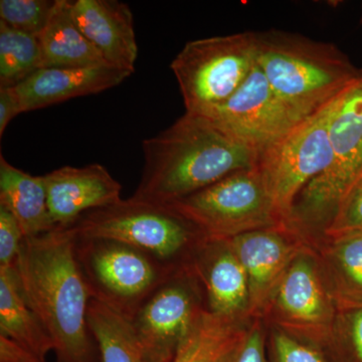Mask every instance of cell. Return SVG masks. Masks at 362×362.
<instances>
[{
  "label": "cell",
  "mask_w": 362,
  "mask_h": 362,
  "mask_svg": "<svg viewBox=\"0 0 362 362\" xmlns=\"http://www.w3.org/2000/svg\"><path fill=\"white\" fill-rule=\"evenodd\" d=\"M70 228L23 240L16 270L26 302L51 338L58 362H101L88 324L92 299Z\"/></svg>",
  "instance_id": "6da1fadb"
},
{
  "label": "cell",
  "mask_w": 362,
  "mask_h": 362,
  "mask_svg": "<svg viewBox=\"0 0 362 362\" xmlns=\"http://www.w3.org/2000/svg\"><path fill=\"white\" fill-rule=\"evenodd\" d=\"M144 168L133 199L170 204L237 171L258 165L259 152L197 114L181 116L142 143Z\"/></svg>",
  "instance_id": "7a4b0ae2"
},
{
  "label": "cell",
  "mask_w": 362,
  "mask_h": 362,
  "mask_svg": "<svg viewBox=\"0 0 362 362\" xmlns=\"http://www.w3.org/2000/svg\"><path fill=\"white\" fill-rule=\"evenodd\" d=\"M257 64L276 95L301 119L337 99L359 76L337 45L293 33H256Z\"/></svg>",
  "instance_id": "3957f363"
},
{
  "label": "cell",
  "mask_w": 362,
  "mask_h": 362,
  "mask_svg": "<svg viewBox=\"0 0 362 362\" xmlns=\"http://www.w3.org/2000/svg\"><path fill=\"white\" fill-rule=\"evenodd\" d=\"M77 237L120 240L169 270L192 268L206 242L201 230L173 207L132 197L83 214L70 226Z\"/></svg>",
  "instance_id": "277c9868"
},
{
  "label": "cell",
  "mask_w": 362,
  "mask_h": 362,
  "mask_svg": "<svg viewBox=\"0 0 362 362\" xmlns=\"http://www.w3.org/2000/svg\"><path fill=\"white\" fill-rule=\"evenodd\" d=\"M328 133L332 162L302 190L288 223L312 238L322 235L362 171V71L333 102Z\"/></svg>",
  "instance_id": "5b68a950"
},
{
  "label": "cell",
  "mask_w": 362,
  "mask_h": 362,
  "mask_svg": "<svg viewBox=\"0 0 362 362\" xmlns=\"http://www.w3.org/2000/svg\"><path fill=\"white\" fill-rule=\"evenodd\" d=\"M75 255L92 299L129 321L177 273L120 240L76 235Z\"/></svg>",
  "instance_id": "8992f818"
},
{
  "label": "cell",
  "mask_w": 362,
  "mask_h": 362,
  "mask_svg": "<svg viewBox=\"0 0 362 362\" xmlns=\"http://www.w3.org/2000/svg\"><path fill=\"white\" fill-rule=\"evenodd\" d=\"M257 63L256 33L192 40L171 63L187 113L207 115L225 103Z\"/></svg>",
  "instance_id": "52a82bcc"
},
{
  "label": "cell",
  "mask_w": 362,
  "mask_h": 362,
  "mask_svg": "<svg viewBox=\"0 0 362 362\" xmlns=\"http://www.w3.org/2000/svg\"><path fill=\"white\" fill-rule=\"evenodd\" d=\"M165 206L197 226L207 240H228L286 223L276 213L258 168L237 171Z\"/></svg>",
  "instance_id": "ba28073f"
},
{
  "label": "cell",
  "mask_w": 362,
  "mask_h": 362,
  "mask_svg": "<svg viewBox=\"0 0 362 362\" xmlns=\"http://www.w3.org/2000/svg\"><path fill=\"white\" fill-rule=\"evenodd\" d=\"M333 102L259 153L257 168L283 223H289L302 190L332 162L328 124Z\"/></svg>",
  "instance_id": "9c48e42d"
},
{
  "label": "cell",
  "mask_w": 362,
  "mask_h": 362,
  "mask_svg": "<svg viewBox=\"0 0 362 362\" xmlns=\"http://www.w3.org/2000/svg\"><path fill=\"white\" fill-rule=\"evenodd\" d=\"M337 311L311 244L283 276L262 319L268 327L324 350Z\"/></svg>",
  "instance_id": "30bf717a"
},
{
  "label": "cell",
  "mask_w": 362,
  "mask_h": 362,
  "mask_svg": "<svg viewBox=\"0 0 362 362\" xmlns=\"http://www.w3.org/2000/svg\"><path fill=\"white\" fill-rule=\"evenodd\" d=\"M206 308L194 268L173 274L130 320L148 362H173L181 340Z\"/></svg>",
  "instance_id": "8fae6325"
},
{
  "label": "cell",
  "mask_w": 362,
  "mask_h": 362,
  "mask_svg": "<svg viewBox=\"0 0 362 362\" xmlns=\"http://www.w3.org/2000/svg\"><path fill=\"white\" fill-rule=\"evenodd\" d=\"M204 116L259 153L304 120L281 101L257 63L237 92Z\"/></svg>",
  "instance_id": "7c38bea8"
},
{
  "label": "cell",
  "mask_w": 362,
  "mask_h": 362,
  "mask_svg": "<svg viewBox=\"0 0 362 362\" xmlns=\"http://www.w3.org/2000/svg\"><path fill=\"white\" fill-rule=\"evenodd\" d=\"M228 243L247 274L252 318H262L286 272L311 247L310 238L290 223L244 233Z\"/></svg>",
  "instance_id": "4fadbf2b"
},
{
  "label": "cell",
  "mask_w": 362,
  "mask_h": 362,
  "mask_svg": "<svg viewBox=\"0 0 362 362\" xmlns=\"http://www.w3.org/2000/svg\"><path fill=\"white\" fill-rule=\"evenodd\" d=\"M44 176L49 216L54 228H66L83 214L121 201V187L101 164L64 166Z\"/></svg>",
  "instance_id": "5bb4252c"
},
{
  "label": "cell",
  "mask_w": 362,
  "mask_h": 362,
  "mask_svg": "<svg viewBox=\"0 0 362 362\" xmlns=\"http://www.w3.org/2000/svg\"><path fill=\"white\" fill-rule=\"evenodd\" d=\"M133 73L108 64L70 68H42L13 87L21 111L40 110L74 98L116 87Z\"/></svg>",
  "instance_id": "9a60e30c"
},
{
  "label": "cell",
  "mask_w": 362,
  "mask_h": 362,
  "mask_svg": "<svg viewBox=\"0 0 362 362\" xmlns=\"http://www.w3.org/2000/svg\"><path fill=\"white\" fill-rule=\"evenodd\" d=\"M71 16L109 65L134 73L138 47L129 6L117 0L71 1Z\"/></svg>",
  "instance_id": "2e32d148"
},
{
  "label": "cell",
  "mask_w": 362,
  "mask_h": 362,
  "mask_svg": "<svg viewBox=\"0 0 362 362\" xmlns=\"http://www.w3.org/2000/svg\"><path fill=\"white\" fill-rule=\"evenodd\" d=\"M192 268L204 287L207 310L230 318H252L247 274L228 240H206Z\"/></svg>",
  "instance_id": "e0dca14e"
},
{
  "label": "cell",
  "mask_w": 362,
  "mask_h": 362,
  "mask_svg": "<svg viewBox=\"0 0 362 362\" xmlns=\"http://www.w3.org/2000/svg\"><path fill=\"white\" fill-rule=\"evenodd\" d=\"M338 310L362 308V233L311 239Z\"/></svg>",
  "instance_id": "ac0fdd59"
},
{
  "label": "cell",
  "mask_w": 362,
  "mask_h": 362,
  "mask_svg": "<svg viewBox=\"0 0 362 362\" xmlns=\"http://www.w3.org/2000/svg\"><path fill=\"white\" fill-rule=\"evenodd\" d=\"M0 204L20 223L25 239L54 230L49 216L44 176L14 168L0 156Z\"/></svg>",
  "instance_id": "d6986e66"
},
{
  "label": "cell",
  "mask_w": 362,
  "mask_h": 362,
  "mask_svg": "<svg viewBox=\"0 0 362 362\" xmlns=\"http://www.w3.org/2000/svg\"><path fill=\"white\" fill-rule=\"evenodd\" d=\"M0 335L28 350L40 362H47L54 350L40 319L26 302L16 267L0 268Z\"/></svg>",
  "instance_id": "ffe728a7"
},
{
  "label": "cell",
  "mask_w": 362,
  "mask_h": 362,
  "mask_svg": "<svg viewBox=\"0 0 362 362\" xmlns=\"http://www.w3.org/2000/svg\"><path fill=\"white\" fill-rule=\"evenodd\" d=\"M39 39L42 69L107 64L76 25L69 0H56L51 18Z\"/></svg>",
  "instance_id": "44dd1931"
},
{
  "label": "cell",
  "mask_w": 362,
  "mask_h": 362,
  "mask_svg": "<svg viewBox=\"0 0 362 362\" xmlns=\"http://www.w3.org/2000/svg\"><path fill=\"white\" fill-rule=\"evenodd\" d=\"M251 320L216 315L204 309L181 340L173 362H226Z\"/></svg>",
  "instance_id": "7402d4cb"
},
{
  "label": "cell",
  "mask_w": 362,
  "mask_h": 362,
  "mask_svg": "<svg viewBox=\"0 0 362 362\" xmlns=\"http://www.w3.org/2000/svg\"><path fill=\"white\" fill-rule=\"evenodd\" d=\"M88 324L101 362H148L129 320L108 306L90 299Z\"/></svg>",
  "instance_id": "603a6c76"
},
{
  "label": "cell",
  "mask_w": 362,
  "mask_h": 362,
  "mask_svg": "<svg viewBox=\"0 0 362 362\" xmlns=\"http://www.w3.org/2000/svg\"><path fill=\"white\" fill-rule=\"evenodd\" d=\"M42 69L39 37L0 21V88L16 87Z\"/></svg>",
  "instance_id": "cb8c5ba5"
},
{
  "label": "cell",
  "mask_w": 362,
  "mask_h": 362,
  "mask_svg": "<svg viewBox=\"0 0 362 362\" xmlns=\"http://www.w3.org/2000/svg\"><path fill=\"white\" fill-rule=\"evenodd\" d=\"M323 351L330 362H362V308L337 311Z\"/></svg>",
  "instance_id": "d4e9b609"
},
{
  "label": "cell",
  "mask_w": 362,
  "mask_h": 362,
  "mask_svg": "<svg viewBox=\"0 0 362 362\" xmlns=\"http://www.w3.org/2000/svg\"><path fill=\"white\" fill-rule=\"evenodd\" d=\"M56 0H1L0 21L14 30L40 37Z\"/></svg>",
  "instance_id": "484cf974"
},
{
  "label": "cell",
  "mask_w": 362,
  "mask_h": 362,
  "mask_svg": "<svg viewBox=\"0 0 362 362\" xmlns=\"http://www.w3.org/2000/svg\"><path fill=\"white\" fill-rule=\"evenodd\" d=\"M356 233H362V171L345 192L320 237L338 238Z\"/></svg>",
  "instance_id": "4316f807"
},
{
  "label": "cell",
  "mask_w": 362,
  "mask_h": 362,
  "mask_svg": "<svg viewBox=\"0 0 362 362\" xmlns=\"http://www.w3.org/2000/svg\"><path fill=\"white\" fill-rule=\"evenodd\" d=\"M271 362H330L323 350L295 339L277 328L268 327Z\"/></svg>",
  "instance_id": "83f0119b"
},
{
  "label": "cell",
  "mask_w": 362,
  "mask_h": 362,
  "mask_svg": "<svg viewBox=\"0 0 362 362\" xmlns=\"http://www.w3.org/2000/svg\"><path fill=\"white\" fill-rule=\"evenodd\" d=\"M226 362H271L268 354V329L263 319H252L244 337Z\"/></svg>",
  "instance_id": "f1b7e54d"
},
{
  "label": "cell",
  "mask_w": 362,
  "mask_h": 362,
  "mask_svg": "<svg viewBox=\"0 0 362 362\" xmlns=\"http://www.w3.org/2000/svg\"><path fill=\"white\" fill-rule=\"evenodd\" d=\"M25 239L13 214L0 204V268L16 266Z\"/></svg>",
  "instance_id": "f546056e"
},
{
  "label": "cell",
  "mask_w": 362,
  "mask_h": 362,
  "mask_svg": "<svg viewBox=\"0 0 362 362\" xmlns=\"http://www.w3.org/2000/svg\"><path fill=\"white\" fill-rule=\"evenodd\" d=\"M21 113L23 111L13 88H0V137L4 136L11 121Z\"/></svg>",
  "instance_id": "4dcf8cb0"
},
{
  "label": "cell",
  "mask_w": 362,
  "mask_h": 362,
  "mask_svg": "<svg viewBox=\"0 0 362 362\" xmlns=\"http://www.w3.org/2000/svg\"><path fill=\"white\" fill-rule=\"evenodd\" d=\"M0 362L40 361L18 343L0 335Z\"/></svg>",
  "instance_id": "1f68e13d"
}]
</instances>
